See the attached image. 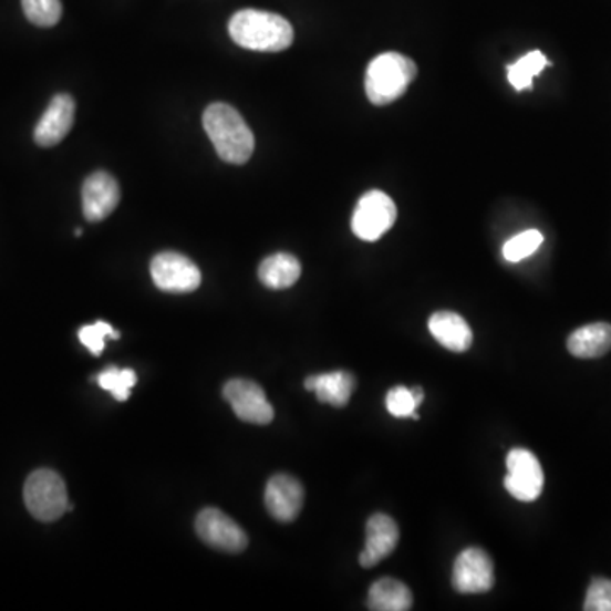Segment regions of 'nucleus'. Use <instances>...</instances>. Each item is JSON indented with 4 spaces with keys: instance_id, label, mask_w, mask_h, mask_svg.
I'll list each match as a JSON object with an SVG mask.
<instances>
[{
    "instance_id": "b1692460",
    "label": "nucleus",
    "mask_w": 611,
    "mask_h": 611,
    "mask_svg": "<svg viewBox=\"0 0 611 611\" xmlns=\"http://www.w3.org/2000/svg\"><path fill=\"white\" fill-rule=\"evenodd\" d=\"M106 339H120V333L106 321H95V323L85 324L79 330V340L84 343L85 349L92 355H101L102 350L106 346Z\"/></svg>"
},
{
    "instance_id": "7ed1b4c3",
    "label": "nucleus",
    "mask_w": 611,
    "mask_h": 611,
    "mask_svg": "<svg viewBox=\"0 0 611 611\" xmlns=\"http://www.w3.org/2000/svg\"><path fill=\"white\" fill-rule=\"evenodd\" d=\"M415 62L401 53H382L369 63L365 72V94L374 106H387L397 101L415 81Z\"/></svg>"
},
{
    "instance_id": "f3484780",
    "label": "nucleus",
    "mask_w": 611,
    "mask_h": 611,
    "mask_svg": "<svg viewBox=\"0 0 611 611\" xmlns=\"http://www.w3.org/2000/svg\"><path fill=\"white\" fill-rule=\"evenodd\" d=\"M568 350L576 359H598L611 350V324L591 323L572 331Z\"/></svg>"
},
{
    "instance_id": "5701e85b",
    "label": "nucleus",
    "mask_w": 611,
    "mask_h": 611,
    "mask_svg": "<svg viewBox=\"0 0 611 611\" xmlns=\"http://www.w3.org/2000/svg\"><path fill=\"white\" fill-rule=\"evenodd\" d=\"M22 11L28 21L40 28H51L62 18V2L60 0H21Z\"/></svg>"
},
{
    "instance_id": "9d476101",
    "label": "nucleus",
    "mask_w": 611,
    "mask_h": 611,
    "mask_svg": "<svg viewBox=\"0 0 611 611\" xmlns=\"http://www.w3.org/2000/svg\"><path fill=\"white\" fill-rule=\"evenodd\" d=\"M225 400L234 407L235 415L251 425H269L273 420L272 404L267 400L266 391L257 382L247 379H234L226 382Z\"/></svg>"
},
{
    "instance_id": "412c9836",
    "label": "nucleus",
    "mask_w": 611,
    "mask_h": 611,
    "mask_svg": "<svg viewBox=\"0 0 611 611\" xmlns=\"http://www.w3.org/2000/svg\"><path fill=\"white\" fill-rule=\"evenodd\" d=\"M95 381H97L102 390L110 391L117 401L123 403L132 394V390L135 387L138 377H136V372L132 371V369L110 367L106 371H102Z\"/></svg>"
},
{
    "instance_id": "4be33fe9",
    "label": "nucleus",
    "mask_w": 611,
    "mask_h": 611,
    "mask_svg": "<svg viewBox=\"0 0 611 611\" xmlns=\"http://www.w3.org/2000/svg\"><path fill=\"white\" fill-rule=\"evenodd\" d=\"M543 244V235L537 229H527L524 234L517 235V237L509 238L505 245H503V257L506 262L518 263L521 260L528 259L530 255L539 250L540 245Z\"/></svg>"
},
{
    "instance_id": "1a4fd4ad",
    "label": "nucleus",
    "mask_w": 611,
    "mask_h": 611,
    "mask_svg": "<svg viewBox=\"0 0 611 611\" xmlns=\"http://www.w3.org/2000/svg\"><path fill=\"white\" fill-rule=\"evenodd\" d=\"M196 531L206 546L222 552L240 553L248 546L247 534L240 525L218 508H204L197 515Z\"/></svg>"
},
{
    "instance_id": "0eeeda50",
    "label": "nucleus",
    "mask_w": 611,
    "mask_h": 611,
    "mask_svg": "<svg viewBox=\"0 0 611 611\" xmlns=\"http://www.w3.org/2000/svg\"><path fill=\"white\" fill-rule=\"evenodd\" d=\"M505 488L518 501L531 503L543 491V470L539 458L525 448H514L506 457Z\"/></svg>"
},
{
    "instance_id": "bb28decb",
    "label": "nucleus",
    "mask_w": 611,
    "mask_h": 611,
    "mask_svg": "<svg viewBox=\"0 0 611 611\" xmlns=\"http://www.w3.org/2000/svg\"><path fill=\"white\" fill-rule=\"evenodd\" d=\"M412 393L413 397H415L416 404H418L420 407V404H422L423 400H425V393H423V390L420 386L412 387Z\"/></svg>"
},
{
    "instance_id": "f8f14e48",
    "label": "nucleus",
    "mask_w": 611,
    "mask_h": 611,
    "mask_svg": "<svg viewBox=\"0 0 611 611\" xmlns=\"http://www.w3.org/2000/svg\"><path fill=\"white\" fill-rule=\"evenodd\" d=\"M304 503V489L288 474L270 477L266 488V506L270 517L280 524H291L299 517Z\"/></svg>"
},
{
    "instance_id": "393cba45",
    "label": "nucleus",
    "mask_w": 611,
    "mask_h": 611,
    "mask_svg": "<svg viewBox=\"0 0 611 611\" xmlns=\"http://www.w3.org/2000/svg\"><path fill=\"white\" fill-rule=\"evenodd\" d=\"M386 407L391 415L396 418H412L418 410L412 390L404 386H396L387 393Z\"/></svg>"
},
{
    "instance_id": "a878e982",
    "label": "nucleus",
    "mask_w": 611,
    "mask_h": 611,
    "mask_svg": "<svg viewBox=\"0 0 611 611\" xmlns=\"http://www.w3.org/2000/svg\"><path fill=\"white\" fill-rule=\"evenodd\" d=\"M584 610L611 611V579H593L586 593Z\"/></svg>"
},
{
    "instance_id": "20e7f679",
    "label": "nucleus",
    "mask_w": 611,
    "mask_h": 611,
    "mask_svg": "<svg viewBox=\"0 0 611 611\" xmlns=\"http://www.w3.org/2000/svg\"><path fill=\"white\" fill-rule=\"evenodd\" d=\"M24 503L37 520H59L69 511L65 480L55 470H34L24 484Z\"/></svg>"
},
{
    "instance_id": "aec40b11",
    "label": "nucleus",
    "mask_w": 611,
    "mask_h": 611,
    "mask_svg": "<svg viewBox=\"0 0 611 611\" xmlns=\"http://www.w3.org/2000/svg\"><path fill=\"white\" fill-rule=\"evenodd\" d=\"M550 62L542 51H530L527 55L521 56L517 62L506 66L508 72L509 84L514 85L515 91L521 92L525 89L534 87V79L542 73Z\"/></svg>"
},
{
    "instance_id": "9b49d317",
    "label": "nucleus",
    "mask_w": 611,
    "mask_h": 611,
    "mask_svg": "<svg viewBox=\"0 0 611 611\" xmlns=\"http://www.w3.org/2000/svg\"><path fill=\"white\" fill-rule=\"evenodd\" d=\"M121 200L120 184L107 172H94L85 178L82 187V209L87 221L106 219Z\"/></svg>"
},
{
    "instance_id": "6e6552de",
    "label": "nucleus",
    "mask_w": 611,
    "mask_h": 611,
    "mask_svg": "<svg viewBox=\"0 0 611 611\" xmlns=\"http://www.w3.org/2000/svg\"><path fill=\"white\" fill-rule=\"evenodd\" d=\"M452 586L457 593H488L495 586V565L486 550L469 547L458 553L452 571Z\"/></svg>"
},
{
    "instance_id": "ddd939ff",
    "label": "nucleus",
    "mask_w": 611,
    "mask_h": 611,
    "mask_svg": "<svg viewBox=\"0 0 611 611\" xmlns=\"http://www.w3.org/2000/svg\"><path fill=\"white\" fill-rule=\"evenodd\" d=\"M73 120L75 101L69 94L55 95L34 127V142L43 148L59 145L72 130Z\"/></svg>"
},
{
    "instance_id": "cd10ccee",
    "label": "nucleus",
    "mask_w": 611,
    "mask_h": 611,
    "mask_svg": "<svg viewBox=\"0 0 611 611\" xmlns=\"http://www.w3.org/2000/svg\"><path fill=\"white\" fill-rule=\"evenodd\" d=\"M75 237H82V228L75 229Z\"/></svg>"
},
{
    "instance_id": "f03ea898",
    "label": "nucleus",
    "mask_w": 611,
    "mask_h": 611,
    "mask_svg": "<svg viewBox=\"0 0 611 611\" xmlns=\"http://www.w3.org/2000/svg\"><path fill=\"white\" fill-rule=\"evenodd\" d=\"M229 37L238 46L253 51L288 50L294 40L291 22L273 12L245 9L229 19Z\"/></svg>"
},
{
    "instance_id": "a211bd4d",
    "label": "nucleus",
    "mask_w": 611,
    "mask_h": 611,
    "mask_svg": "<svg viewBox=\"0 0 611 611\" xmlns=\"http://www.w3.org/2000/svg\"><path fill=\"white\" fill-rule=\"evenodd\" d=\"M299 277H301V262L294 255L286 251L270 255L259 267L260 282L273 291L292 288Z\"/></svg>"
},
{
    "instance_id": "39448f33",
    "label": "nucleus",
    "mask_w": 611,
    "mask_h": 611,
    "mask_svg": "<svg viewBox=\"0 0 611 611\" xmlns=\"http://www.w3.org/2000/svg\"><path fill=\"white\" fill-rule=\"evenodd\" d=\"M394 200L382 190H371L361 197L352 216V231L364 241H377L396 222Z\"/></svg>"
},
{
    "instance_id": "6ab92c4d",
    "label": "nucleus",
    "mask_w": 611,
    "mask_h": 611,
    "mask_svg": "<svg viewBox=\"0 0 611 611\" xmlns=\"http://www.w3.org/2000/svg\"><path fill=\"white\" fill-rule=\"evenodd\" d=\"M369 610L407 611L413 607V594L404 582L394 578H382L371 586Z\"/></svg>"
},
{
    "instance_id": "423d86ee",
    "label": "nucleus",
    "mask_w": 611,
    "mask_h": 611,
    "mask_svg": "<svg viewBox=\"0 0 611 611\" xmlns=\"http://www.w3.org/2000/svg\"><path fill=\"white\" fill-rule=\"evenodd\" d=\"M149 272L153 284L160 291L172 294L196 291L203 280L199 267L177 251H162L157 257H153Z\"/></svg>"
},
{
    "instance_id": "2eb2a0df",
    "label": "nucleus",
    "mask_w": 611,
    "mask_h": 611,
    "mask_svg": "<svg viewBox=\"0 0 611 611\" xmlns=\"http://www.w3.org/2000/svg\"><path fill=\"white\" fill-rule=\"evenodd\" d=\"M428 330L433 339L451 352H467L473 345V330L463 317L452 311H438L428 320Z\"/></svg>"
},
{
    "instance_id": "4468645a",
    "label": "nucleus",
    "mask_w": 611,
    "mask_h": 611,
    "mask_svg": "<svg viewBox=\"0 0 611 611\" xmlns=\"http://www.w3.org/2000/svg\"><path fill=\"white\" fill-rule=\"evenodd\" d=\"M365 549L362 550L359 562L362 568H374L381 560L390 557L396 549L397 540H400V528L396 521L387 515H372L365 525Z\"/></svg>"
},
{
    "instance_id": "f257e3e1",
    "label": "nucleus",
    "mask_w": 611,
    "mask_h": 611,
    "mask_svg": "<svg viewBox=\"0 0 611 611\" xmlns=\"http://www.w3.org/2000/svg\"><path fill=\"white\" fill-rule=\"evenodd\" d=\"M203 124L221 160L234 165H244L250 160L255 136L235 107L225 102L211 104L204 113Z\"/></svg>"
},
{
    "instance_id": "dca6fc26",
    "label": "nucleus",
    "mask_w": 611,
    "mask_h": 611,
    "mask_svg": "<svg viewBox=\"0 0 611 611\" xmlns=\"http://www.w3.org/2000/svg\"><path fill=\"white\" fill-rule=\"evenodd\" d=\"M304 387L317 394L320 403L343 407L349 404L350 397L355 391V377L345 371L310 375L304 381Z\"/></svg>"
}]
</instances>
